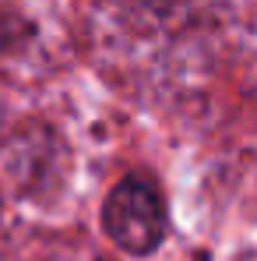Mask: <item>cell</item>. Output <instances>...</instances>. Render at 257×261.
Listing matches in <instances>:
<instances>
[{
  "label": "cell",
  "mask_w": 257,
  "mask_h": 261,
  "mask_svg": "<svg viewBox=\"0 0 257 261\" xmlns=\"http://www.w3.org/2000/svg\"><path fill=\"white\" fill-rule=\"evenodd\" d=\"M102 226L120 251L137 258L152 254L169 229L162 191L145 176H124L102 205Z\"/></svg>",
  "instance_id": "obj_1"
}]
</instances>
